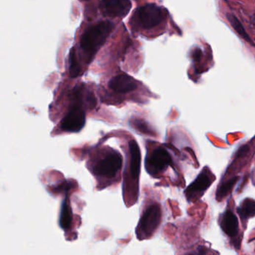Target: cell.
<instances>
[{"instance_id": "10", "label": "cell", "mask_w": 255, "mask_h": 255, "mask_svg": "<svg viewBox=\"0 0 255 255\" xmlns=\"http://www.w3.org/2000/svg\"><path fill=\"white\" fill-rule=\"evenodd\" d=\"M238 219L231 211H227L223 217L221 227L229 237H235L238 233Z\"/></svg>"}, {"instance_id": "7", "label": "cell", "mask_w": 255, "mask_h": 255, "mask_svg": "<svg viewBox=\"0 0 255 255\" xmlns=\"http://www.w3.org/2000/svg\"><path fill=\"white\" fill-rule=\"evenodd\" d=\"M131 6L129 0H103L101 3L103 12L109 17H124Z\"/></svg>"}, {"instance_id": "17", "label": "cell", "mask_w": 255, "mask_h": 255, "mask_svg": "<svg viewBox=\"0 0 255 255\" xmlns=\"http://www.w3.org/2000/svg\"><path fill=\"white\" fill-rule=\"evenodd\" d=\"M249 150V148L247 146H242V147L239 149L238 151L237 152V157H243V156L247 154Z\"/></svg>"}, {"instance_id": "11", "label": "cell", "mask_w": 255, "mask_h": 255, "mask_svg": "<svg viewBox=\"0 0 255 255\" xmlns=\"http://www.w3.org/2000/svg\"><path fill=\"white\" fill-rule=\"evenodd\" d=\"M211 180L210 177L205 173L198 175L195 181L189 185L186 189L188 195H193L195 194L204 192L211 185Z\"/></svg>"}, {"instance_id": "13", "label": "cell", "mask_w": 255, "mask_h": 255, "mask_svg": "<svg viewBox=\"0 0 255 255\" xmlns=\"http://www.w3.org/2000/svg\"><path fill=\"white\" fill-rule=\"evenodd\" d=\"M227 20H228L230 24H231L232 27L238 33L239 36H240L242 38L244 39L248 43L252 44V46H255L253 40H252L249 34L246 33V30H245L244 27H243V24L240 23V20H239L234 14H230V13H228V14H227Z\"/></svg>"}, {"instance_id": "2", "label": "cell", "mask_w": 255, "mask_h": 255, "mask_svg": "<svg viewBox=\"0 0 255 255\" xmlns=\"http://www.w3.org/2000/svg\"><path fill=\"white\" fill-rule=\"evenodd\" d=\"M122 164V156L118 152L114 151L100 159L93 167V172L97 176L111 178L115 176Z\"/></svg>"}, {"instance_id": "6", "label": "cell", "mask_w": 255, "mask_h": 255, "mask_svg": "<svg viewBox=\"0 0 255 255\" xmlns=\"http://www.w3.org/2000/svg\"><path fill=\"white\" fill-rule=\"evenodd\" d=\"M172 163V157L169 152L163 147H158L146 160V169L150 175H156L166 170Z\"/></svg>"}, {"instance_id": "12", "label": "cell", "mask_w": 255, "mask_h": 255, "mask_svg": "<svg viewBox=\"0 0 255 255\" xmlns=\"http://www.w3.org/2000/svg\"><path fill=\"white\" fill-rule=\"evenodd\" d=\"M72 211L70 206L69 199L68 197L65 198L64 202L62 204L61 209L60 218H59V224L64 230H68L72 225Z\"/></svg>"}, {"instance_id": "4", "label": "cell", "mask_w": 255, "mask_h": 255, "mask_svg": "<svg viewBox=\"0 0 255 255\" xmlns=\"http://www.w3.org/2000/svg\"><path fill=\"white\" fill-rule=\"evenodd\" d=\"M72 109L61 121V128L67 132L80 131L85 124V113L80 106L81 102L75 101Z\"/></svg>"}, {"instance_id": "8", "label": "cell", "mask_w": 255, "mask_h": 255, "mask_svg": "<svg viewBox=\"0 0 255 255\" xmlns=\"http://www.w3.org/2000/svg\"><path fill=\"white\" fill-rule=\"evenodd\" d=\"M109 87L113 91L119 93H128L137 88L133 78L127 74H119L109 82Z\"/></svg>"}, {"instance_id": "14", "label": "cell", "mask_w": 255, "mask_h": 255, "mask_svg": "<svg viewBox=\"0 0 255 255\" xmlns=\"http://www.w3.org/2000/svg\"><path fill=\"white\" fill-rule=\"evenodd\" d=\"M238 214L243 219L252 218L255 217V201L251 198H246L240 204Z\"/></svg>"}, {"instance_id": "3", "label": "cell", "mask_w": 255, "mask_h": 255, "mask_svg": "<svg viewBox=\"0 0 255 255\" xmlns=\"http://www.w3.org/2000/svg\"><path fill=\"white\" fill-rule=\"evenodd\" d=\"M162 217L160 206L158 204H153L149 206L143 214L141 219L138 224L139 234H143L145 237H149L155 231Z\"/></svg>"}, {"instance_id": "16", "label": "cell", "mask_w": 255, "mask_h": 255, "mask_svg": "<svg viewBox=\"0 0 255 255\" xmlns=\"http://www.w3.org/2000/svg\"><path fill=\"white\" fill-rule=\"evenodd\" d=\"M238 177H235L233 179L226 182L225 183L222 184L220 186L217 192V197L218 199H221L224 197L227 196L229 193L232 191V189L234 188V185L237 183L238 181Z\"/></svg>"}, {"instance_id": "5", "label": "cell", "mask_w": 255, "mask_h": 255, "mask_svg": "<svg viewBox=\"0 0 255 255\" xmlns=\"http://www.w3.org/2000/svg\"><path fill=\"white\" fill-rule=\"evenodd\" d=\"M139 21L146 29L156 27L164 20V13L155 4H146L138 11Z\"/></svg>"}, {"instance_id": "9", "label": "cell", "mask_w": 255, "mask_h": 255, "mask_svg": "<svg viewBox=\"0 0 255 255\" xmlns=\"http://www.w3.org/2000/svg\"><path fill=\"white\" fill-rule=\"evenodd\" d=\"M130 152V173L133 178L139 177L141 165V154L139 146L135 140L130 141L129 143Z\"/></svg>"}, {"instance_id": "1", "label": "cell", "mask_w": 255, "mask_h": 255, "mask_svg": "<svg viewBox=\"0 0 255 255\" xmlns=\"http://www.w3.org/2000/svg\"><path fill=\"white\" fill-rule=\"evenodd\" d=\"M112 23L109 21H101L89 27L81 38L80 45L82 50L88 54L95 53L101 47L112 30Z\"/></svg>"}, {"instance_id": "15", "label": "cell", "mask_w": 255, "mask_h": 255, "mask_svg": "<svg viewBox=\"0 0 255 255\" xmlns=\"http://www.w3.org/2000/svg\"><path fill=\"white\" fill-rule=\"evenodd\" d=\"M80 65H79L77 58H76V50H75L74 48H72L71 52H70L69 56L70 76L73 78L77 77L80 74Z\"/></svg>"}, {"instance_id": "18", "label": "cell", "mask_w": 255, "mask_h": 255, "mask_svg": "<svg viewBox=\"0 0 255 255\" xmlns=\"http://www.w3.org/2000/svg\"><path fill=\"white\" fill-rule=\"evenodd\" d=\"M253 22H254V23H255V15H254Z\"/></svg>"}]
</instances>
